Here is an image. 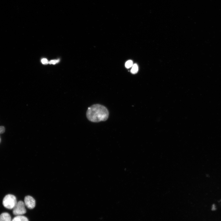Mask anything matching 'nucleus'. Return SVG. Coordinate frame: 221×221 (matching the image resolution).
<instances>
[{
  "label": "nucleus",
  "mask_w": 221,
  "mask_h": 221,
  "mask_svg": "<svg viewBox=\"0 0 221 221\" xmlns=\"http://www.w3.org/2000/svg\"><path fill=\"white\" fill-rule=\"evenodd\" d=\"M109 111L104 106L95 104L88 108L86 112L87 119L93 122L106 121L109 116Z\"/></svg>",
  "instance_id": "obj_1"
},
{
  "label": "nucleus",
  "mask_w": 221,
  "mask_h": 221,
  "mask_svg": "<svg viewBox=\"0 0 221 221\" xmlns=\"http://www.w3.org/2000/svg\"><path fill=\"white\" fill-rule=\"evenodd\" d=\"M17 202L16 197L11 194H8L6 196L2 201L3 206L8 209H13Z\"/></svg>",
  "instance_id": "obj_2"
},
{
  "label": "nucleus",
  "mask_w": 221,
  "mask_h": 221,
  "mask_svg": "<svg viewBox=\"0 0 221 221\" xmlns=\"http://www.w3.org/2000/svg\"><path fill=\"white\" fill-rule=\"evenodd\" d=\"M25 204L22 201L17 202L13 209V213L16 215H22L26 212Z\"/></svg>",
  "instance_id": "obj_3"
},
{
  "label": "nucleus",
  "mask_w": 221,
  "mask_h": 221,
  "mask_svg": "<svg viewBox=\"0 0 221 221\" xmlns=\"http://www.w3.org/2000/svg\"><path fill=\"white\" fill-rule=\"evenodd\" d=\"M24 203L25 205L28 208L32 209L35 206V201L34 199L31 196H27L24 198Z\"/></svg>",
  "instance_id": "obj_4"
},
{
  "label": "nucleus",
  "mask_w": 221,
  "mask_h": 221,
  "mask_svg": "<svg viewBox=\"0 0 221 221\" xmlns=\"http://www.w3.org/2000/svg\"><path fill=\"white\" fill-rule=\"evenodd\" d=\"M12 220L10 215L7 212L3 213L0 215V221H12Z\"/></svg>",
  "instance_id": "obj_5"
},
{
  "label": "nucleus",
  "mask_w": 221,
  "mask_h": 221,
  "mask_svg": "<svg viewBox=\"0 0 221 221\" xmlns=\"http://www.w3.org/2000/svg\"><path fill=\"white\" fill-rule=\"evenodd\" d=\"M12 221H29L28 218L22 215H16L12 220Z\"/></svg>",
  "instance_id": "obj_6"
},
{
  "label": "nucleus",
  "mask_w": 221,
  "mask_h": 221,
  "mask_svg": "<svg viewBox=\"0 0 221 221\" xmlns=\"http://www.w3.org/2000/svg\"><path fill=\"white\" fill-rule=\"evenodd\" d=\"M138 70V67L136 64H134L132 66V68L131 70L132 73L135 74L136 73Z\"/></svg>",
  "instance_id": "obj_7"
},
{
  "label": "nucleus",
  "mask_w": 221,
  "mask_h": 221,
  "mask_svg": "<svg viewBox=\"0 0 221 221\" xmlns=\"http://www.w3.org/2000/svg\"><path fill=\"white\" fill-rule=\"evenodd\" d=\"M133 62L132 60H129L126 63L125 66L126 68H129L133 66Z\"/></svg>",
  "instance_id": "obj_8"
},
{
  "label": "nucleus",
  "mask_w": 221,
  "mask_h": 221,
  "mask_svg": "<svg viewBox=\"0 0 221 221\" xmlns=\"http://www.w3.org/2000/svg\"><path fill=\"white\" fill-rule=\"evenodd\" d=\"M59 61V60H51L49 61H48V63L49 64H55L56 63H58Z\"/></svg>",
  "instance_id": "obj_9"
},
{
  "label": "nucleus",
  "mask_w": 221,
  "mask_h": 221,
  "mask_svg": "<svg viewBox=\"0 0 221 221\" xmlns=\"http://www.w3.org/2000/svg\"><path fill=\"white\" fill-rule=\"evenodd\" d=\"M41 62L44 64H47L48 63V61L46 59H43L41 60Z\"/></svg>",
  "instance_id": "obj_10"
},
{
  "label": "nucleus",
  "mask_w": 221,
  "mask_h": 221,
  "mask_svg": "<svg viewBox=\"0 0 221 221\" xmlns=\"http://www.w3.org/2000/svg\"><path fill=\"white\" fill-rule=\"evenodd\" d=\"M5 131V127L3 126H0V134H2Z\"/></svg>",
  "instance_id": "obj_11"
},
{
  "label": "nucleus",
  "mask_w": 221,
  "mask_h": 221,
  "mask_svg": "<svg viewBox=\"0 0 221 221\" xmlns=\"http://www.w3.org/2000/svg\"><path fill=\"white\" fill-rule=\"evenodd\" d=\"M215 209H216L215 208V205L214 204L212 205V210H213V211H214V210H215Z\"/></svg>",
  "instance_id": "obj_12"
}]
</instances>
